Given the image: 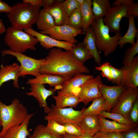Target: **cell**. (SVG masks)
I'll use <instances>...</instances> for the list:
<instances>
[{"label":"cell","instance_id":"22","mask_svg":"<svg viewBox=\"0 0 138 138\" xmlns=\"http://www.w3.org/2000/svg\"><path fill=\"white\" fill-rule=\"evenodd\" d=\"M78 125L84 133L92 136L100 130L98 115L83 116Z\"/></svg>","mask_w":138,"mask_h":138},{"label":"cell","instance_id":"32","mask_svg":"<svg viewBox=\"0 0 138 138\" xmlns=\"http://www.w3.org/2000/svg\"><path fill=\"white\" fill-rule=\"evenodd\" d=\"M28 137V138H63V136L54 133L47 125L40 124L36 126L32 134Z\"/></svg>","mask_w":138,"mask_h":138},{"label":"cell","instance_id":"25","mask_svg":"<svg viewBox=\"0 0 138 138\" xmlns=\"http://www.w3.org/2000/svg\"><path fill=\"white\" fill-rule=\"evenodd\" d=\"M92 3L91 0H84L81 6L83 34H85L87 28L91 26L96 19L92 10Z\"/></svg>","mask_w":138,"mask_h":138},{"label":"cell","instance_id":"10","mask_svg":"<svg viewBox=\"0 0 138 138\" xmlns=\"http://www.w3.org/2000/svg\"><path fill=\"white\" fill-rule=\"evenodd\" d=\"M128 5H121L111 7L103 18L104 24L109 28L110 31L116 33L120 31V24L122 18H128Z\"/></svg>","mask_w":138,"mask_h":138},{"label":"cell","instance_id":"26","mask_svg":"<svg viewBox=\"0 0 138 138\" xmlns=\"http://www.w3.org/2000/svg\"><path fill=\"white\" fill-rule=\"evenodd\" d=\"M135 17L129 15V26L128 30L125 34L122 36L118 42V45L120 48H122L127 43L131 45H134L135 42V39L138 35V29L136 27L135 22Z\"/></svg>","mask_w":138,"mask_h":138},{"label":"cell","instance_id":"47","mask_svg":"<svg viewBox=\"0 0 138 138\" xmlns=\"http://www.w3.org/2000/svg\"><path fill=\"white\" fill-rule=\"evenodd\" d=\"M6 29L2 20L0 19V34H2L6 31Z\"/></svg>","mask_w":138,"mask_h":138},{"label":"cell","instance_id":"12","mask_svg":"<svg viewBox=\"0 0 138 138\" xmlns=\"http://www.w3.org/2000/svg\"><path fill=\"white\" fill-rule=\"evenodd\" d=\"M24 31L35 37L42 47L47 49L54 47L64 49L66 51H71L75 44L72 43L56 40L46 34H43L32 28L25 29Z\"/></svg>","mask_w":138,"mask_h":138},{"label":"cell","instance_id":"5","mask_svg":"<svg viewBox=\"0 0 138 138\" xmlns=\"http://www.w3.org/2000/svg\"><path fill=\"white\" fill-rule=\"evenodd\" d=\"M6 32L5 42L12 51L23 53L29 49L36 50L35 46L39 42L33 36L12 26L8 27Z\"/></svg>","mask_w":138,"mask_h":138},{"label":"cell","instance_id":"30","mask_svg":"<svg viewBox=\"0 0 138 138\" xmlns=\"http://www.w3.org/2000/svg\"><path fill=\"white\" fill-rule=\"evenodd\" d=\"M92 1V10L96 19L103 18L111 8L109 0Z\"/></svg>","mask_w":138,"mask_h":138},{"label":"cell","instance_id":"39","mask_svg":"<svg viewBox=\"0 0 138 138\" xmlns=\"http://www.w3.org/2000/svg\"><path fill=\"white\" fill-rule=\"evenodd\" d=\"M92 137V138H124L121 133L100 131Z\"/></svg>","mask_w":138,"mask_h":138},{"label":"cell","instance_id":"13","mask_svg":"<svg viewBox=\"0 0 138 138\" xmlns=\"http://www.w3.org/2000/svg\"><path fill=\"white\" fill-rule=\"evenodd\" d=\"M30 87L31 91L26 93V95L35 98L38 102L39 106L43 108L44 113L47 114L51 109L47 105V99L49 96L54 95L56 90L55 88L47 89L44 84L39 83L31 84Z\"/></svg>","mask_w":138,"mask_h":138},{"label":"cell","instance_id":"52","mask_svg":"<svg viewBox=\"0 0 138 138\" xmlns=\"http://www.w3.org/2000/svg\"></svg>","mask_w":138,"mask_h":138},{"label":"cell","instance_id":"21","mask_svg":"<svg viewBox=\"0 0 138 138\" xmlns=\"http://www.w3.org/2000/svg\"><path fill=\"white\" fill-rule=\"evenodd\" d=\"M94 77L92 75L81 73L77 74L66 81L62 86L60 91L64 93L74 94L75 89L78 88Z\"/></svg>","mask_w":138,"mask_h":138},{"label":"cell","instance_id":"27","mask_svg":"<svg viewBox=\"0 0 138 138\" xmlns=\"http://www.w3.org/2000/svg\"><path fill=\"white\" fill-rule=\"evenodd\" d=\"M85 34L83 42L94 58L95 62L99 66H100L101 65V58L96 47L95 35L91 26L87 28Z\"/></svg>","mask_w":138,"mask_h":138},{"label":"cell","instance_id":"15","mask_svg":"<svg viewBox=\"0 0 138 138\" xmlns=\"http://www.w3.org/2000/svg\"><path fill=\"white\" fill-rule=\"evenodd\" d=\"M99 91L107 103L110 112L125 88L121 86H109L102 83L98 87Z\"/></svg>","mask_w":138,"mask_h":138},{"label":"cell","instance_id":"36","mask_svg":"<svg viewBox=\"0 0 138 138\" xmlns=\"http://www.w3.org/2000/svg\"><path fill=\"white\" fill-rule=\"evenodd\" d=\"M47 121V126L51 131L63 136L66 133L64 125L60 124L53 120H49Z\"/></svg>","mask_w":138,"mask_h":138},{"label":"cell","instance_id":"46","mask_svg":"<svg viewBox=\"0 0 138 138\" xmlns=\"http://www.w3.org/2000/svg\"><path fill=\"white\" fill-rule=\"evenodd\" d=\"M125 138H138V134L136 132H130L127 133Z\"/></svg>","mask_w":138,"mask_h":138},{"label":"cell","instance_id":"45","mask_svg":"<svg viewBox=\"0 0 138 138\" xmlns=\"http://www.w3.org/2000/svg\"><path fill=\"white\" fill-rule=\"evenodd\" d=\"M59 0H42L41 6L43 8L50 6L58 2Z\"/></svg>","mask_w":138,"mask_h":138},{"label":"cell","instance_id":"7","mask_svg":"<svg viewBox=\"0 0 138 138\" xmlns=\"http://www.w3.org/2000/svg\"><path fill=\"white\" fill-rule=\"evenodd\" d=\"M51 110L44 118L47 121L51 119L59 124L65 125L69 123L78 125L83 116L82 109L81 110H76L72 108H60L54 104L51 106Z\"/></svg>","mask_w":138,"mask_h":138},{"label":"cell","instance_id":"2","mask_svg":"<svg viewBox=\"0 0 138 138\" xmlns=\"http://www.w3.org/2000/svg\"><path fill=\"white\" fill-rule=\"evenodd\" d=\"M12 7L11 12L7 15L13 27L24 30L32 28V25L36 23L39 8L22 2L17 3Z\"/></svg>","mask_w":138,"mask_h":138},{"label":"cell","instance_id":"20","mask_svg":"<svg viewBox=\"0 0 138 138\" xmlns=\"http://www.w3.org/2000/svg\"><path fill=\"white\" fill-rule=\"evenodd\" d=\"M34 115L33 113L28 114L21 124L9 128L0 138H26L31 135L28 126L30 120Z\"/></svg>","mask_w":138,"mask_h":138},{"label":"cell","instance_id":"38","mask_svg":"<svg viewBox=\"0 0 138 138\" xmlns=\"http://www.w3.org/2000/svg\"><path fill=\"white\" fill-rule=\"evenodd\" d=\"M64 126L66 133L75 136H79L85 134L77 124L69 123Z\"/></svg>","mask_w":138,"mask_h":138},{"label":"cell","instance_id":"11","mask_svg":"<svg viewBox=\"0 0 138 138\" xmlns=\"http://www.w3.org/2000/svg\"><path fill=\"white\" fill-rule=\"evenodd\" d=\"M102 83L100 75L94 77L79 87L76 95L81 102L86 105L95 99L102 97L98 89L99 86Z\"/></svg>","mask_w":138,"mask_h":138},{"label":"cell","instance_id":"24","mask_svg":"<svg viewBox=\"0 0 138 138\" xmlns=\"http://www.w3.org/2000/svg\"><path fill=\"white\" fill-rule=\"evenodd\" d=\"M100 125V131L121 133L131 131L133 128L130 126L119 123L115 121H110L98 115Z\"/></svg>","mask_w":138,"mask_h":138},{"label":"cell","instance_id":"35","mask_svg":"<svg viewBox=\"0 0 138 138\" xmlns=\"http://www.w3.org/2000/svg\"><path fill=\"white\" fill-rule=\"evenodd\" d=\"M98 115L104 118H108L112 119L114 121L120 123L133 126V124L130 120L119 113L108 112L103 111H101Z\"/></svg>","mask_w":138,"mask_h":138},{"label":"cell","instance_id":"37","mask_svg":"<svg viewBox=\"0 0 138 138\" xmlns=\"http://www.w3.org/2000/svg\"><path fill=\"white\" fill-rule=\"evenodd\" d=\"M62 4L67 14L69 17L75 9L80 8L81 7V5L77 0L64 1Z\"/></svg>","mask_w":138,"mask_h":138},{"label":"cell","instance_id":"1","mask_svg":"<svg viewBox=\"0 0 138 138\" xmlns=\"http://www.w3.org/2000/svg\"><path fill=\"white\" fill-rule=\"evenodd\" d=\"M39 71L40 74L59 76L68 80L78 73H90L86 66L74 58L70 51L56 48L50 49Z\"/></svg>","mask_w":138,"mask_h":138},{"label":"cell","instance_id":"44","mask_svg":"<svg viewBox=\"0 0 138 138\" xmlns=\"http://www.w3.org/2000/svg\"><path fill=\"white\" fill-rule=\"evenodd\" d=\"M133 0H116L113 3V6H118L121 5H129L134 3Z\"/></svg>","mask_w":138,"mask_h":138},{"label":"cell","instance_id":"48","mask_svg":"<svg viewBox=\"0 0 138 138\" xmlns=\"http://www.w3.org/2000/svg\"><path fill=\"white\" fill-rule=\"evenodd\" d=\"M76 138H92V136L88 134H84L79 136H75Z\"/></svg>","mask_w":138,"mask_h":138},{"label":"cell","instance_id":"14","mask_svg":"<svg viewBox=\"0 0 138 138\" xmlns=\"http://www.w3.org/2000/svg\"><path fill=\"white\" fill-rule=\"evenodd\" d=\"M123 69L124 76L121 86L125 88H132L137 89L138 86V56L134 57L131 64L122 67Z\"/></svg>","mask_w":138,"mask_h":138},{"label":"cell","instance_id":"17","mask_svg":"<svg viewBox=\"0 0 138 138\" xmlns=\"http://www.w3.org/2000/svg\"><path fill=\"white\" fill-rule=\"evenodd\" d=\"M20 65L17 63L4 66L0 68V89L4 83L10 80L13 81L14 87L19 88L18 81Z\"/></svg>","mask_w":138,"mask_h":138},{"label":"cell","instance_id":"8","mask_svg":"<svg viewBox=\"0 0 138 138\" xmlns=\"http://www.w3.org/2000/svg\"><path fill=\"white\" fill-rule=\"evenodd\" d=\"M138 96V89L131 87L125 89L111 109V112L120 114L129 119L133 104Z\"/></svg>","mask_w":138,"mask_h":138},{"label":"cell","instance_id":"3","mask_svg":"<svg viewBox=\"0 0 138 138\" xmlns=\"http://www.w3.org/2000/svg\"><path fill=\"white\" fill-rule=\"evenodd\" d=\"M27 108L17 98L6 105L0 100V120L2 128L0 132L1 137L9 128L21 124L28 114Z\"/></svg>","mask_w":138,"mask_h":138},{"label":"cell","instance_id":"4","mask_svg":"<svg viewBox=\"0 0 138 138\" xmlns=\"http://www.w3.org/2000/svg\"><path fill=\"white\" fill-rule=\"evenodd\" d=\"M91 26L95 35L98 50L103 51L106 56L114 52L117 49L118 42L122 36L120 32L118 31L114 36H111L109 29L104 24L103 18L95 19Z\"/></svg>","mask_w":138,"mask_h":138},{"label":"cell","instance_id":"41","mask_svg":"<svg viewBox=\"0 0 138 138\" xmlns=\"http://www.w3.org/2000/svg\"><path fill=\"white\" fill-rule=\"evenodd\" d=\"M128 10L129 15L138 17V4L134 3L128 5Z\"/></svg>","mask_w":138,"mask_h":138},{"label":"cell","instance_id":"51","mask_svg":"<svg viewBox=\"0 0 138 138\" xmlns=\"http://www.w3.org/2000/svg\"><path fill=\"white\" fill-rule=\"evenodd\" d=\"M2 123L1 121L0 120V127L2 126Z\"/></svg>","mask_w":138,"mask_h":138},{"label":"cell","instance_id":"34","mask_svg":"<svg viewBox=\"0 0 138 138\" xmlns=\"http://www.w3.org/2000/svg\"><path fill=\"white\" fill-rule=\"evenodd\" d=\"M135 44L126 50L123 61V66H127L131 63L135 55L138 53V35Z\"/></svg>","mask_w":138,"mask_h":138},{"label":"cell","instance_id":"50","mask_svg":"<svg viewBox=\"0 0 138 138\" xmlns=\"http://www.w3.org/2000/svg\"><path fill=\"white\" fill-rule=\"evenodd\" d=\"M84 0H77V1L81 5L83 3Z\"/></svg>","mask_w":138,"mask_h":138},{"label":"cell","instance_id":"28","mask_svg":"<svg viewBox=\"0 0 138 138\" xmlns=\"http://www.w3.org/2000/svg\"><path fill=\"white\" fill-rule=\"evenodd\" d=\"M82 113L83 116L98 115L102 111L106 110L108 112V107L107 103L102 96L93 101L91 104L88 107H84Z\"/></svg>","mask_w":138,"mask_h":138},{"label":"cell","instance_id":"43","mask_svg":"<svg viewBox=\"0 0 138 138\" xmlns=\"http://www.w3.org/2000/svg\"><path fill=\"white\" fill-rule=\"evenodd\" d=\"M22 2L29 3L33 6L39 8L41 6L42 0H23Z\"/></svg>","mask_w":138,"mask_h":138},{"label":"cell","instance_id":"31","mask_svg":"<svg viewBox=\"0 0 138 138\" xmlns=\"http://www.w3.org/2000/svg\"><path fill=\"white\" fill-rule=\"evenodd\" d=\"M36 24L37 28L40 31L51 28L55 26L53 17L43 9L40 11Z\"/></svg>","mask_w":138,"mask_h":138},{"label":"cell","instance_id":"6","mask_svg":"<svg viewBox=\"0 0 138 138\" xmlns=\"http://www.w3.org/2000/svg\"><path fill=\"white\" fill-rule=\"evenodd\" d=\"M1 52L3 57L6 55H12L16 57L20 63L19 77H24L26 75H30L36 77L40 74L39 69L45 58L36 59L22 53L14 52L9 49L3 50Z\"/></svg>","mask_w":138,"mask_h":138},{"label":"cell","instance_id":"18","mask_svg":"<svg viewBox=\"0 0 138 138\" xmlns=\"http://www.w3.org/2000/svg\"><path fill=\"white\" fill-rule=\"evenodd\" d=\"M64 77L49 74H40L35 78L29 79L26 82L27 84L39 83L42 84H48L50 86L54 87L57 90L61 89L62 86L67 81Z\"/></svg>","mask_w":138,"mask_h":138},{"label":"cell","instance_id":"9","mask_svg":"<svg viewBox=\"0 0 138 138\" xmlns=\"http://www.w3.org/2000/svg\"><path fill=\"white\" fill-rule=\"evenodd\" d=\"M40 32L48 35L50 37L59 41H64L75 44L77 43L75 37L83 34L82 30H77L67 25L56 26Z\"/></svg>","mask_w":138,"mask_h":138},{"label":"cell","instance_id":"29","mask_svg":"<svg viewBox=\"0 0 138 138\" xmlns=\"http://www.w3.org/2000/svg\"><path fill=\"white\" fill-rule=\"evenodd\" d=\"M70 51L74 58L78 62L83 64L87 60L93 58L83 42L75 44Z\"/></svg>","mask_w":138,"mask_h":138},{"label":"cell","instance_id":"33","mask_svg":"<svg viewBox=\"0 0 138 138\" xmlns=\"http://www.w3.org/2000/svg\"><path fill=\"white\" fill-rule=\"evenodd\" d=\"M74 29H82V18L80 8L75 9L69 17L67 25Z\"/></svg>","mask_w":138,"mask_h":138},{"label":"cell","instance_id":"16","mask_svg":"<svg viewBox=\"0 0 138 138\" xmlns=\"http://www.w3.org/2000/svg\"><path fill=\"white\" fill-rule=\"evenodd\" d=\"M96 70L100 71L102 77L106 78L109 82L115 84L117 86H121L123 79L124 72L121 67L116 68L106 62L99 66L95 67Z\"/></svg>","mask_w":138,"mask_h":138},{"label":"cell","instance_id":"40","mask_svg":"<svg viewBox=\"0 0 138 138\" xmlns=\"http://www.w3.org/2000/svg\"><path fill=\"white\" fill-rule=\"evenodd\" d=\"M134 102L130 112V115L132 120L134 122H136L138 119V102L137 100Z\"/></svg>","mask_w":138,"mask_h":138},{"label":"cell","instance_id":"19","mask_svg":"<svg viewBox=\"0 0 138 138\" xmlns=\"http://www.w3.org/2000/svg\"><path fill=\"white\" fill-rule=\"evenodd\" d=\"M64 0H59L52 5L43 9L49 13L53 18L56 26L67 25L69 17L63 6Z\"/></svg>","mask_w":138,"mask_h":138},{"label":"cell","instance_id":"49","mask_svg":"<svg viewBox=\"0 0 138 138\" xmlns=\"http://www.w3.org/2000/svg\"><path fill=\"white\" fill-rule=\"evenodd\" d=\"M63 138H76L75 136L65 133L63 135Z\"/></svg>","mask_w":138,"mask_h":138},{"label":"cell","instance_id":"23","mask_svg":"<svg viewBox=\"0 0 138 138\" xmlns=\"http://www.w3.org/2000/svg\"><path fill=\"white\" fill-rule=\"evenodd\" d=\"M57 95L53 96L55 101V106L58 108H64L69 107L75 108L81 100L78 96L74 94L64 93L57 91Z\"/></svg>","mask_w":138,"mask_h":138},{"label":"cell","instance_id":"42","mask_svg":"<svg viewBox=\"0 0 138 138\" xmlns=\"http://www.w3.org/2000/svg\"><path fill=\"white\" fill-rule=\"evenodd\" d=\"M12 10V7L7 3L0 0V13L4 12L7 14L10 13Z\"/></svg>","mask_w":138,"mask_h":138}]
</instances>
